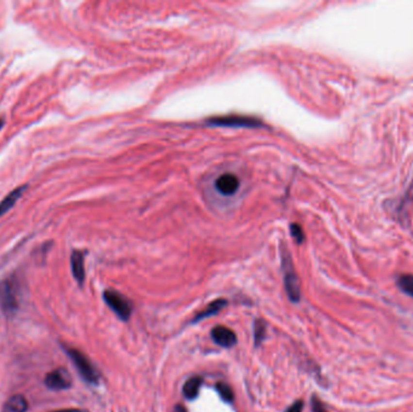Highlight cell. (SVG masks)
I'll return each mask as SVG.
<instances>
[{
    "label": "cell",
    "mask_w": 413,
    "mask_h": 412,
    "mask_svg": "<svg viewBox=\"0 0 413 412\" xmlns=\"http://www.w3.org/2000/svg\"><path fill=\"white\" fill-rule=\"evenodd\" d=\"M27 186H21V188H17L16 190H14L12 192H10L4 200L0 202V217L4 215L5 213L9 212L12 207L15 206V203L21 198V196L23 195V191L26 190Z\"/></svg>",
    "instance_id": "cell-13"
},
{
    "label": "cell",
    "mask_w": 413,
    "mask_h": 412,
    "mask_svg": "<svg viewBox=\"0 0 413 412\" xmlns=\"http://www.w3.org/2000/svg\"><path fill=\"white\" fill-rule=\"evenodd\" d=\"M226 306H227V301L225 299L215 300V301L210 302V304L208 305L206 309H203V311H201L199 313H197L196 316H195V318L192 319V323L203 321V319L209 318V317L214 316V314H217L222 309H224V307Z\"/></svg>",
    "instance_id": "cell-10"
},
{
    "label": "cell",
    "mask_w": 413,
    "mask_h": 412,
    "mask_svg": "<svg viewBox=\"0 0 413 412\" xmlns=\"http://www.w3.org/2000/svg\"><path fill=\"white\" fill-rule=\"evenodd\" d=\"M45 384L51 391H64L71 387V377L66 369L59 367L46 375Z\"/></svg>",
    "instance_id": "cell-6"
},
{
    "label": "cell",
    "mask_w": 413,
    "mask_h": 412,
    "mask_svg": "<svg viewBox=\"0 0 413 412\" xmlns=\"http://www.w3.org/2000/svg\"><path fill=\"white\" fill-rule=\"evenodd\" d=\"M53 412H88V411L83 410V409H66V410H58Z\"/></svg>",
    "instance_id": "cell-20"
},
{
    "label": "cell",
    "mask_w": 413,
    "mask_h": 412,
    "mask_svg": "<svg viewBox=\"0 0 413 412\" xmlns=\"http://www.w3.org/2000/svg\"><path fill=\"white\" fill-rule=\"evenodd\" d=\"M2 123H4V120H2V119H0V128H1Z\"/></svg>",
    "instance_id": "cell-22"
},
{
    "label": "cell",
    "mask_w": 413,
    "mask_h": 412,
    "mask_svg": "<svg viewBox=\"0 0 413 412\" xmlns=\"http://www.w3.org/2000/svg\"><path fill=\"white\" fill-rule=\"evenodd\" d=\"M210 126H219V127H248L255 128L261 127L262 122L258 119L250 118V116L242 115H231L221 116V118H212L207 121Z\"/></svg>",
    "instance_id": "cell-4"
},
{
    "label": "cell",
    "mask_w": 413,
    "mask_h": 412,
    "mask_svg": "<svg viewBox=\"0 0 413 412\" xmlns=\"http://www.w3.org/2000/svg\"><path fill=\"white\" fill-rule=\"evenodd\" d=\"M27 410H28V401L19 394L7 399L2 406V412H27Z\"/></svg>",
    "instance_id": "cell-11"
},
{
    "label": "cell",
    "mask_w": 413,
    "mask_h": 412,
    "mask_svg": "<svg viewBox=\"0 0 413 412\" xmlns=\"http://www.w3.org/2000/svg\"><path fill=\"white\" fill-rule=\"evenodd\" d=\"M174 412H187V411H186V409H185L182 405H175Z\"/></svg>",
    "instance_id": "cell-21"
},
{
    "label": "cell",
    "mask_w": 413,
    "mask_h": 412,
    "mask_svg": "<svg viewBox=\"0 0 413 412\" xmlns=\"http://www.w3.org/2000/svg\"><path fill=\"white\" fill-rule=\"evenodd\" d=\"M312 411L313 412H326L325 405L323 404V401L319 398H316L315 395L312 396Z\"/></svg>",
    "instance_id": "cell-18"
},
{
    "label": "cell",
    "mask_w": 413,
    "mask_h": 412,
    "mask_svg": "<svg viewBox=\"0 0 413 412\" xmlns=\"http://www.w3.org/2000/svg\"><path fill=\"white\" fill-rule=\"evenodd\" d=\"M213 341L219 346L225 347V348H231L237 343V336L231 329L226 326H215L210 332Z\"/></svg>",
    "instance_id": "cell-7"
},
{
    "label": "cell",
    "mask_w": 413,
    "mask_h": 412,
    "mask_svg": "<svg viewBox=\"0 0 413 412\" xmlns=\"http://www.w3.org/2000/svg\"><path fill=\"white\" fill-rule=\"evenodd\" d=\"M70 264L74 278H75L79 284L83 285V280H85V257H83V253L75 250L71 254Z\"/></svg>",
    "instance_id": "cell-9"
},
{
    "label": "cell",
    "mask_w": 413,
    "mask_h": 412,
    "mask_svg": "<svg viewBox=\"0 0 413 412\" xmlns=\"http://www.w3.org/2000/svg\"><path fill=\"white\" fill-rule=\"evenodd\" d=\"M239 184L241 183H239L237 175L232 174V173H227V174H222L217 178L216 182H215V188L222 195L231 196L238 191Z\"/></svg>",
    "instance_id": "cell-8"
},
{
    "label": "cell",
    "mask_w": 413,
    "mask_h": 412,
    "mask_svg": "<svg viewBox=\"0 0 413 412\" xmlns=\"http://www.w3.org/2000/svg\"><path fill=\"white\" fill-rule=\"evenodd\" d=\"M290 231H291V236H293L294 240H295L298 244L305 240V235H303V231L302 229H301L300 225L293 224L290 226Z\"/></svg>",
    "instance_id": "cell-17"
},
{
    "label": "cell",
    "mask_w": 413,
    "mask_h": 412,
    "mask_svg": "<svg viewBox=\"0 0 413 412\" xmlns=\"http://www.w3.org/2000/svg\"><path fill=\"white\" fill-rule=\"evenodd\" d=\"M17 284L12 279H6L0 285V304L6 313H14L18 305Z\"/></svg>",
    "instance_id": "cell-5"
},
{
    "label": "cell",
    "mask_w": 413,
    "mask_h": 412,
    "mask_svg": "<svg viewBox=\"0 0 413 412\" xmlns=\"http://www.w3.org/2000/svg\"><path fill=\"white\" fill-rule=\"evenodd\" d=\"M202 382H203V378H202L201 376H194L187 379V381L185 382L184 387H182V393H184L185 398L189 399V400L196 399L197 396H198Z\"/></svg>",
    "instance_id": "cell-12"
},
{
    "label": "cell",
    "mask_w": 413,
    "mask_h": 412,
    "mask_svg": "<svg viewBox=\"0 0 413 412\" xmlns=\"http://www.w3.org/2000/svg\"><path fill=\"white\" fill-rule=\"evenodd\" d=\"M266 323L262 319H256L254 323V341H255V346L261 344L266 337Z\"/></svg>",
    "instance_id": "cell-15"
},
{
    "label": "cell",
    "mask_w": 413,
    "mask_h": 412,
    "mask_svg": "<svg viewBox=\"0 0 413 412\" xmlns=\"http://www.w3.org/2000/svg\"><path fill=\"white\" fill-rule=\"evenodd\" d=\"M215 388H216L217 393H219L220 398H221L222 400L226 401V403H232V401H233L234 394L229 384L225 383V382H219V383H216Z\"/></svg>",
    "instance_id": "cell-14"
},
{
    "label": "cell",
    "mask_w": 413,
    "mask_h": 412,
    "mask_svg": "<svg viewBox=\"0 0 413 412\" xmlns=\"http://www.w3.org/2000/svg\"><path fill=\"white\" fill-rule=\"evenodd\" d=\"M397 285L405 294L413 297V275H402L397 278Z\"/></svg>",
    "instance_id": "cell-16"
},
{
    "label": "cell",
    "mask_w": 413,
    "mask_h": 412,
    "mask_svg": "<svg viewBox=\"0 0 413 412\" xmlns=\"http://www.w3.org/2000/svg\"><path fill=\"white\" fill-rule=\"evenodd\" d=\"M302 410H303V401L297 400L295 401L293 405L289 406V408L285 410V412H302Z\"/></svg>",
    "instance_id": "cell-19"
},
{
    "label": "cell",
    "mask_w": 413,
    "mask_h": 412,
    "mask_svg": "<svg viewBox=\"0 0 413 412\" xmlns=\"http://www.w3.org/2000/svg\"><path fill=\"white\" fill-rule=\"evenodd\" d=\"M283 270H284V283H285V290L288 292L289 299L293 302L300 301L301 299V288L300 280L294 270L293 262H291L290 257L286 252L283 253Z\"/></svg>",
    "instance_id": "cell-3"
},
{
    "label": "cell",
    "mask_w": 413,
    "mask_h": 412,
    "mask_svg": "<svg viewBox=\"0 0 413 412\" xmlns=\"http://www.w3.org/2000/svg\"><path fill=\"white\" fill-rule=\"evenodd\" d=\"M66 352L69 358L71 359V361L74 363V365L78 369L81 377H83L87 383L97 384L98 381H99V374H98L97 369L93 366V364L91 363L90 359H88L85 354L81 353L80 351H78V349L75 348H69V347H66Z\"/></svg>",
    "instance_id": "cell-1"
},
{
    "label": "cell",
    "mask_w": 413,
    "mask_h": 412,
    "mask_svg": "<svg viewBox=\"0 0 413 412\" xmlns=\"http://www.w3.org/2000/svg\"><path fill=\"white\" fill-rule=\"evenodd\" d=\"M103 299L121 321L126 322L130 319L133 307L132 302L127 297H125L122 294L115 292V290H105L103 294Z\"/></svg>",
    "instance_id": "cell-2"
}]
</instances>
